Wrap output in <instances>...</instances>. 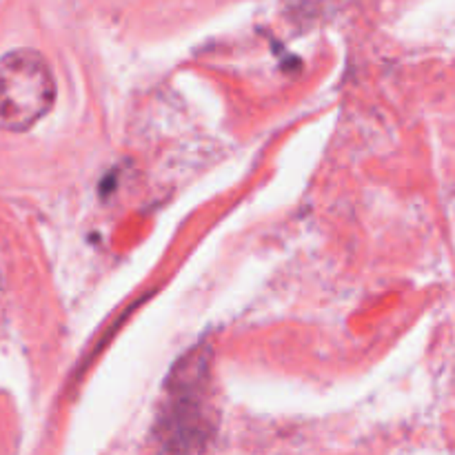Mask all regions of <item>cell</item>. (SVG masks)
<instances>
[{"instance_id": "obj_1", "label": "cell", "mask_w": 455, "mask_h": 455, "mask_svg": "<svg viewBox=\"0 0 455 455\" xmlns=\"http://www.w3.org/2000/svg\"><path fill=\"white\" fill-rule=\"evenodd\" d=\"M56 101V78L36 49L0 56V132L20 134L34 127Z\"/></svg>"}]
</instances>
